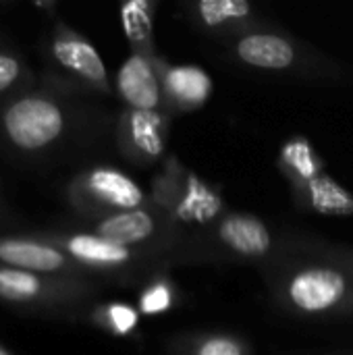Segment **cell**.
Wrapping results in <instances>:
<instances>
[{
	"label": "cell",
	"mask_w": 353,
	"mask_h": 355,
	"mask_svg": "<svg viewBox=\"0 0 353 355\" xmlns=\"http://www.w3.org/2000/svg\"><path fill=\"white\" fill-rule=\"evenodd\" d=\"M198 355H243V352L235 341L227 337H214L200 345Z\"/></svg>",
	"instance_id": "cell-20"
},
{
	"label": "cell",
	"mask_w": 353,
	"mask_h": 355,
	"mask_svg": "<svg viewBox=\"0 0 353 355\" xmlns=\"http://www.w3.org/2000/svg\"><path fill=\"white\" fill-rule=\"evenodd\" d=\"M12 227H15V216L10 214L8 206H6V204L2 202V198H0V233L12 231Z\"/></svg>",
	"instance_id": "cell-21"
},
{
	"label": "cell",
	"mask_w": 353,
	"mask_h": 355,
	"mask_svg": "<svg viewBox=\"0 0 353 355\" xmlns=\"http://www.w3.org/2000/svg\"><path fill=\"white\" fill-rule=\"evenodd\" d=\"M0 268L75 279H81L83 275V270L62 250L40 239L31 229L0 233Z\"/></svg>",
	"instance_id": "cell-5"
},
{
	"label": "cell",
	"mask_w": 353,
	"mask_h": 355,
	"mask_svg": "<svg viewBox=\"0 0 353 355\" xmlns=\"http://www.w3.org/2000/svg\"><path fill=\"white\" fill-rule=\"evenodd\" d=\"M141 312L144 314H158L171 306V291L166 285H154L141 295Z\"/></svg>",
	"instance_id": "cell-19"
},
{
	"label": "cell",
	"mask_w": 353,
	"mask_h": 355,
	"mask_svg": "<svg viewBox=\"0 0 353 355\" xmlns=\"http://www.w3.org/2000/svg\"><path fill=\"white\" fill-rule=\"evenodd\" d=\"M96 320L117 335H127L137 327V312L125 304H110L96 312Z\"/></svg>",
	"instance_id": "cell-17"
},
{
	"label": "cell",
	"mask_w": 353,
	"mask_h": 355,
	"mask_svg": "<svg viewBox=\"0 0 353 355\" xmlns=\"http://www.w3.org/2000/svg\"><path fill=\"white\" fill-rule=\"evenodd\" d=\"M71 123L67 92L35 83L0 106V152L15 160L35 162L64 141Z\"/></svg>",
	"instance_id": "cell-1"
},
{
	"label": "cell",
	"mask_w": 353,
	"mask_h": 355,
	"mask_svg": "<svg viewBox=\"0 0 353 355\" xmlns=\"http://www.w3.org/2000/svg\"><path fill=\"white\" fill-rule=\"evenodd\" d=\"M40 239L62 250L83 272L87 270H112L123 268L133 260L129 248L106 241L92 231H50L31 229Z\"/></svg>",
	"instance_id": "cell-6"
},
{
	"label": "cell",
	"mask_w": 353,
	"mask_h": 355,
	"mask_svg": "<svg viewBox=\"0 0 353 355\" xmlns=\"http://www.w3.org/2000/svg\"><path fill=\"white\" fill-rule=\"evenodd\" d=\"M42 56L46 62L42 83L67 94L75 87L108 92V75L98 50L64 21H54L52 31L46 35Z\"/></svg>",
	"instance_id": "cell-2"
},
{
	"label": "cell",
	"mask_w": 353,
	"mask_h": 355,
	"mask_svg": "<svg viewBox=\"0 0 353 355\" xmlns=\"http://www.w3.org/2000/svg\"><path fill=\"white\" fill-rule=\"evenodd\" d=\"M287 293L295 308L304 312H325L345 297L347 281L333 268H308L291 279Z\"/></svg>",
	"instance_id": "cell-7"
},
{
	"label": "cell",
	"mask_w": 353,
	"mask_h": 355,
	"mask_svg": "<svg viewBox=\"0 0 353 355\" xmlns=\"http://www.w3.org/2000/svg\"><path fill=\"white\" fill-rule=\"evenodd\" d=\"M0 355H15L10 349H6L4 345H0Z\"/></svg>",
	"instance_id": "cell-22"
},
{
	"label": "cell",
	"mask_w": 353,
	"mask_h": 355,
	"mask_svg": "<svg viewBox=\"0 0 353 355\" xmlns=\"http://www.w3.org/2000/svg\"><path fill=\"white\" fill-rule=\"evenodd\" d=\"M117 89L131 110L152 112L160 102V83L146 56L131 54L117 73Z\"/></svg>",
	"instance_id": "cell-8"
},
{
	"label": "cell",
	"mask_w": 353,
	"mask_h": 355,
	"mask_svg": "<svg viewBox=\"0 0 353 355\" xmlns=\"http://www.w3.org/2000/svg\"><path fill=\"white\" fill-rule=\"evenodd\" d=\"M198 10L206 25H223L233 19H243L252 12V6L246 0H202Z\"/></svg>",
	"instance_id": "cell-16"
},
{
	"label": "cell",
	"mask_w": 353,
	"mask_h": 355,
	"mask_svg": "<svg viewBox=\"0 0 353 355\" xmlns=\"http://www.w3.org/2000/svg\"><path fill=\"white\" fill-rule=\"evenodd\" d=\"M37 83L23 52L0 37V106Z\"/></svg>",
	"instance_id": "cell-12"
},
{
	"label": "cell",
	"mask_w": 353,
	"mask_h": 355,
	"mask_svg": "<svg viewBox=\"0 0 353 355\" xmlns=\"http://www.w3.org/2000/svg\"><path fill=\"white\" fill-rule=\"evenodd\" d=\"M221 239L243 256H262L270 250L273 239L262 220L248 214H233L221 223Z\"/></svg>",
	"instance_id": "cell-11"
},
{
	"label": "cell",
	"mask_w": 353,
	"mask_h": 355,
	"mask_svg": "<svg viewBox=\"0 0 353 355\" xmlns=\"http://www.w3.org/2000/svg\"><path fill=\"white\" fill-rule=\"evenodd\" d=\"M156 229L154 218L146 210H125V212H112L104 214L100 220L94 223L92 233L112 241L123 248H131L135 243H141L148 239Z\"/></svg>",
	"instance_id": "cell-9"
},
{
	"label": "cell",
	"mask_w": 353,
	"mask_h": 355,
	"mask_svg": "<svg viewBox=\"0 0 353 355\" xmlns=\"http://www.w3.org/2000/svg\"><path fill=\"white\" fill-rule=\"evenodd\" d=\"M310 193L314 208L322 214H352L353 196L347 193L341 185L327 177H312L310 179Z\"/></svg>",
	"instance_id": "cell-14"
},
{
	"label": "cell",
	"mask_w": 353,
	"mask_h": 355,
	"mask_svg": "<svg viewBox=\"0 0 353 355\" xmlns=\"http://www.w3.org/2000/svg\"><path fill=\"white\" fill-rule=\"evenodd\" d=\"M166 89L181 102L200 104L208 98L212 81L198 67H177L166 75Z\"/></svg>",
	"instance_id": "cell-13"
},
{
	"label": "cell",
	"mask_w": 353,
	"mask_h": 355,
	"mask_svg": "<svg viewBox=\"0 0 353 355\" xmlns=\"http://www.w3.org/2000/svg\"><path fill=\"white\" fill-rule=\"evenodd\" d=\"M69 202L81 212L139 210L144 191L125 173L110 166H94L77 175L67 187Z\"/></svg>",
	"instance_id": "cell-4"
},
{
	"label": "cell",
	"mask_w": 353,
	"mask_h": 355,
	"mask_svg": "<svg viewBox=\"0 0 353 355\" xmlns=\"http://www.w3.org/2000/svg\"><path fill=\"white\" fill-rule=\"evenodd\" d=\"M121 19H123V27H125L127 35L131 40H139L141 35H146V31L150 27V4L139 2V0L123 4Z\"/></svg>",
	"instance_id": "cell-18"
},
{
	"label": "cell",
	"mask_w": 353,
	"mask_h": 355,
	"mask_svg": "<svg viewBox=\"0 0 353 355\" xmlns=\"http://www.w3.org/2000/svg\"><path fill=\"white\" fill-rule=\"evenodd\" d=\"M85 295L87 285L75 277L0 268V304L19 314L67 318Z\"/></svg>",
	"instance_id": "cell-3"
},
{
	"label": "cell",
	"mask_w": 353,
	"mask_h": 355,
	"mask_svg": "<svg viewBox=\"0 0 353 355\" xmlns=\"http://www.w3.org/2000/svg\"><path fill=\"white\" fill-rule=\"evenodd\" d=\"M237 54L243 62L260 69L281 71L293 64L295 50L293 46L275 33H250L237 44Z\"/></svg>",
	"instance_id": "cell-10"
},
{
	"label": "cell",
	"mask_w": 353,
	"mask_h": 355,
	"mask_svg": "<svg viewBox=\"0 0 353 355\" xmlns=\"http://www.w3.org/2000/svg\"><path fill=\"white\" fill-rule=\"evenodd\" d=\"M127 133L131 144L146 152V154H158L160 152V131H158V119L154 112H141L131 110L127 121Z\"/></svg>",
	"instance_id": "cell-15"
}]
</instances>
